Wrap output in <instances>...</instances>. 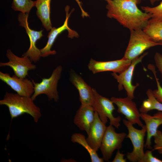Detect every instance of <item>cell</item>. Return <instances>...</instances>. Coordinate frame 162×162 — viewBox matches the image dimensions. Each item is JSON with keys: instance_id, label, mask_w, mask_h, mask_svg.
Returning <instances> with one entry per match:
<instances>
[{"instance_id": "obj_1", "label": "cell", "mask_w": 162, "mask_h": 162, "mask_svg": "<svg viewBox=\"0 0 162 162\" xmlns=\"http://www.w3.org/2000/svg\"><path fill=\"white\" fill-rule=\"evenodd\" d=\"M108 17L116 20L129 30L143 29L151 19V15L137 6L141 0H104Z\"/></svg>"}, {"instance_id": "obj_2", "label": "cell", "mask_w": 162, "mask_h": 162, "mask_svg": "<svg viewBox=\"0 0 162 162\" xmlns=\"http://www.w3.org/2000/svg\"><path fill=\"white\" fill-rule=\"evenodd\" d=\"M34 101L31 97L6 92L3 98L0 100V105L8 107L11 120L27 113L33 117L34 122H37L41 114L40 108Z\"/></svg>"}, {"instance_id": "obj_3", "label": "cell", "mask_w": 162, "mask_h": 162, "mask_svg": "<svg viewBox=\"0 0 162 162\" xmlns=\"http://www.w3.org/2000/svg\"><path fill=\"white\" fill-rule=\"evenodd\" d=\"M128 45L123 57L132 61L151 47L160 45L142 29L130 30Z\"/></svg>"}, {"instance_id": "obj_4", "label": "cell", "mask_w": 162, "mask_h": 162, "mask_svg": "<svg viewBox=\"0 0 162 162\" xmlns=\"http://www.w3.org/2000/svg\"><path fill=\"white\" fill-rule=\"evenodd\" d=\"M62 70V67L59 65L53 70L49 78H42L39 83H36L32 80L34 88V93L31 97L33 100H35L39 95L45 94L49 100H54L57 102L59 98L57 86Z\"/></svg>"}, {"instance_id": "obj_5", "label": "cell", "mask_w": 162, "mask_h": 162, "mask_svg": "<svg viewBox=\"0 0 162 162\" xmlns=\"http://www.w3.org/2000/svg\"><path fill=\"white\" fill-rule=\"evenodd\" d=\"M93 90V99L92 105L100 119L105 125L109 119L110 124L118 128L120 125L121 118L120 116H114L113 113L115 108L113 103L110 99L100 94L94 88Z\"/></svg>"}, {"instance_id": "obj_6", "label": "cell", "mask_w": 162, "mask_h": 162, "mask_svg": "<svg viewBox=\"0 0 162 162\" xmlns=\"http://www.w3.org/2000/svg\"><path fill=\"white\" fill-rule=\"evenodd\" d=\"M123 123L128 130L126 137L129 138L133 146V150L126 154V158L131 162H139L144 154V137L146 132L145 125L140 130L135 128L133 124L126 119H123Z\"/></svg>"}, {"instance_id": "obj_7", "label": "cell", "mask_w": 162, "mask_h": 162, "mask_svg": "<svg viewBox=\"0 0 162 162\" xmlns=\"http://www.w3.org/2000/svg\"><path fill=\"white\" fill-rule=\"evenodd\" d=\"M114 127L110 124L106 127L99 148L102 158L106 161H108L111 158L115 150L122 148V143L127 136L124 132L116 133Z\"/></svg>"}, {"instance_id": "obj_8", "label": "cell", "mask_w": 162, "mask_h": 162, "mask_svg": "<svg viewBox=\"0 0 162 162\" xmlns=\"http://www.w3.org/2000/svg\"><path fill=\"white\" fill-rule=\"evenodd\" d=\"M147 54L148 52H145L132 60L129 67L119 74L114 73L111 74L118 83V91H121L124 88L127 92V96L132 99L134 98V93L135 89L139 85L138 83L135 85H133L132 83L135 66L138 63L141 62L143 58Z\"/></svg>"}, {"instance_id": "obj_9", "label": "cell", "mask_w": 162, "mask_h": 162, "mask_svg": "<svg viewBox=\"0 0 162 162\" xmlns=\"http://www.w3.org/2000/svg\"><path fill=\"white\" fill-rule=\"evenodd\" d=\"M28 14L21 13L18 16V19L19 25L23 27L29 39L30 45L29 48L22 56H27L34 63L38 61L41 57L40 50L36 46L37 41L43 36V30L36 31L32 29L29 27L28 22Z\"/></svg>"}, {"instance_id": "obj_10", "label": "cell", "mask_w": 162, "mask_h": 162, "mask_svg": "<svg viewBox=\"0 0 162 162\" xmlns=\"http://www.w3.org/2000/svg\"><path fill=\"white\" fill-rule=\"evenodd\" d=\"M6 56L9 61L0 63V67L8 66L13 70L14 74L21 78H26L29 70L36 68V65L27 56L20 57L15 55L9 49L7 51Z\"/></svg>"}, {"instance_id": "obj_11", "label": "cell", "mask_w": 162, "mask_h": 162, "mask_svg": "<svg viewBox=\"0 0 162 162\" xmlns=\"http://www.w3.org/2000/svg\"><path fill=\"white\" fill-rule=\"evenodd\" d=\"M110 100L118 107L117 112L124 116L133 125L137 124L142 127L144 125L140 120V112L136 103L127 96L124 98L112 97Z\"/></svg>"}, {"instance_id": "obj_12", "label": "cell", "mask_w": 162, "mask_h": 162, "mask_svg": "<svg viewBox=\"0 0 162 162\" xmlns=\"http://www.w3.org/2000/svg\"><path fill=\"white\" fill-rule=\"evenodd\" d=\"M69 8L70 7L68 5L65 8L66 16L63 25L58 28L54 27L51 29L48 34V40L46 44L44 47L40 50L41 57H45L50 55H54L56 54V51L55 50H51V49L57 36L63 31L67 30L68 32V37L71 38L79 37L78 33L75 31L71 29L68 25V19L72 11L69 13Z\"/></svg>"}, {"instance_id": "obj_13", "label": "cell", "mask_w": 162, "mask_h": 162, "mask_svg": "<svg viewBox=\"0 0 162 162\" xmlns=\"http://www.w3.org/2000/svg\"><path fill=\"white\" fill-rule=\"evenodd\" d=\"M131 62L132 61L123 57L120 59L108 61H98L91 58L88 66L94 74L104 71L120 74L127 69Z\"/></svg>"}, {"instance_id": "obj_14", "label": "cell", "mask_w": 162, "mask_h": 162, "mask_svg": "<svg viewBox=\"0 0 162 162\" xmlns=\"http://www.w3.org/2000/svg\"><path fill=\"white\" fill-rule=\"evenodd\" d=\"M0 79L20 95L31 97L34 93L32 81L26 78H20L15 74L11 76L8 73L0 71Z\"/></svg>"}, {"instance_id": "obj_15", "label": "cell", "mask_w": 162, "mask_h": 162, "mask_svg": "<svg viewBox=\"0 0 162 162\" xmlns=\"http://www.w3.org/2000/svg\"><path fill=\"white\" fill-rule=\"evenodd\" d=\"M95 113L92 105L81 104L74 117V122L80 130L88 134L94 120Z\"/></svg>"}, {"instance_id": "obj_16", "label": "cell", "mask_w": 162, "mask_h": 162, "mask_svg": "<svg viewBox=\"0 0 162 162\" xmlns=\"http://www.w3.org/2000/svg\"><path fill=\"white\" fill-rule=\"evenodd\" d=\"M106 128V125L101 121L95 111L94 120L86 139L91 147L96 152L100 148Z\"/></svg>"}, {"instance_id": "obj_17", "label": "cell", "mask_w": 162, "mask_h": 162, "mask_svg": "<svg viewBox=\"0 0 162 162\" xmlns=\"http://www.w3.org/2000/svg\"><path fill=\"white\" fill-rule=\"evenodd\" d=\"M70 79L77 89L81 104L92 105L93 99V88L85 81L81 76L72 70L70 72Z\"/></svg>"}, {"instance_id": "obj_18", "label": "cell", "mask_w": 162, "mask_h": 162, "mask_svg": "<svg viewBox=\"0 0 162 162\" xmlns=\"http://www.w3.org/2000/svg\"><path fill=\"white\" fill-rule=\"evenodd\" d=\"M140 118L145 122L147 137L145 148L152 149L151 139L156 134L159 127L162 124V112L159 111L151 116L147 113H140Z\"/></svg>"}, {"instance_id": "obj_19", "label": "cell", "mask_w": 162, "mask_h": 162, "mask_svg": "<svg viewBox=\"0 0 162 162\" xmlns=\"http://www.w3.org/2000/svg\"><path fill=\"white\" fill-rule=\"evenodd\" d=\"M51 0H37L35 6L37 8V16L44 27L47 31L52 28L50 19V3Z\"/></svg>"}, {"instance_id": "obj_20", "label": "cell", "mask_w": 162, "mask_h": 162, "mask_svg": "<svg viewBox=\"0 0 162 162\" xmlns=\"http://www.w3.org/2000/svg\"><path fill=\"white\" fill-rule=\"evenodd\" d=\"M71 140L73 142H76L81 145L87 151L92 162H103V158H100L97 152L93 149L87 142L85 136L80 133H74L71 136Z\"/></svg>"}, {"instance_id": "obj_21", "label": "cell", "mask_w": 162, "mask_h": 162, "mask_svg": "<svg viewBox=\"0 0 162 162\" xmlns=\"http://www.w3.org/2000/svg\"><path fill=\"white\" fill-rule=\"evenodd\" d=\"M143 30L154 41L162 40V22L150 20Z\"/></svg>"}, {"instance_id": "obj_22", "label": "cell", "mask_w": 162, "mask_h": 162, "mask_svg": "<svg viewBox=\"0 0 162 162\" xmlns=\"http://www.w3.org/2000/svg\"><path fill=\"white\" fill-rule=\"evenodd\" d=\"M35 3V1L32 0H13L11 8L15 11L29 14Z\"/></svg>"}, {"instance_id": "obj_23", "label": "cell", "mask_w": 162, "mask_h": 162, "mask_svg": "<svg viewBox=\"0 0 162 162\" xmlns=\"http://www.w3.org/2000/svg\"><path fill=\"white\" fill-rule=\"evenodd\" d=\"M141 8L144 12L151 15L150 20L162 22V1L159 4L155 7H152L142 6Z\"/></svg>"}, {"instance_id": "obj_24", "label": "cell", "mask_w": 162, "mask_h": 162, "mask_svg": "<svg viewBox=\"0 0 162 162\" xmlns=\"http://www.w3.org/2000/svg\"><path fill=\"white\" fill-rule=\"evenodd\" d=\"M148 68L153 73L156 82L157 89L152 90L153 95L158 101L162 103V87L157 76L155 66L152 64H149L148 66Z\"/></svg>"}, {"instance_id": "obj_25", "label": "cell", "mask_w": 162, "mask_h": 162, "mask_svg": "<svg viewBox=\"0 0 162 162\" xmlns=\"http://www.w3.org/2000/svg\"><path fill=\"white\" fill-rule=\"evenodd\" d=\"M147 96V99L150 103L149 111L153 110H156L158 111L162 112V103L159 102L155 98L153 94L152 90L148 88L146 92Z\"/></svg>"}, {"instance_id": "obj_26", "label": "cell", "mask_w": 162, "mask_h": 162, "mask_svg": "<svg viewBox=\"0 0 162 162\" xmlns=\"http://www.w3.org/2000/svg\"><path fill=\"white\" fill-rule=\"evenodd\" d=\"M154 145L152 150H157L160 154H162V132L158 130L156 134L153 136Z\"/></svg>"}, {"instance_id": "obj_27", "label": "cell", "mask_w": 162, "mask_h": 162, "mask_svg": "<svg viewBox=\"0 0 162 162\" xmlns=\"http://www.w3.org/2000/svg\"><path fill=\"white\" fill-rule=\"evenodd\" d=\"M153 151L152 150L146 151L139 162H162V160L153 155L152 153Z\"/></svg>"}, {"instance_id": "obj_28", "label": "cell", "mask_w": 162, "mask_h": 162, "mask_svg": "<svg viewBox=\"0 0 162 162\" xmlns=\"http://www.w3.org/2000/svg\"><path fill=\"white\" fill-rule=\"evenodd\" d=\"M155 65L161 75L162 80V55L158 52H156L154 56Z\"/></svg>"}, {"instance_id": "obj_29", "label": "cell", "mask_w": 162, "mask_h": 162, "mask_svg": "<svg viewBox=\"0 0 162 162\" xmlns=\"http://www.w3.org/2000/svg\"><path fill=\"white\" fill-rule=\"evenodd\" d=\"M125 154L121 153L119 150H118L112 162H126V159L124 158Z\"/></svg>"}, {"instance_id": "obj_30", "label": "cell", "mask_w": 162, "mask_h": 162, "mask_svg": "<svg viewBox=\"0 0 162 162\" xmlns=\"http://www.w3.org/2000/svg\"><path fill=\"white\" fill-rule=\"evenodd\" d=\"M160 0H149L150 1V3L152 5H153L154 3L157 2L159 1Z\"/></svg>"}, {"instance_id": "obj_31", "label": "cell", "mask_w": 162, "mask_h": 162, "mask_svg": "<svg viewBox=\"0 0 162 162\" xmlns=\"http://www.w3.org/2000/svg\"><path fill=\"white\" fill-rule=\"evenodd\" d=\"M79 7L81 6V3L80 0H75Z\"/></svg>"}, {"instance_id": "obj_32", "label": "cell", "mask_w": 162, "mask_h": 162, "mask_svg": "<svg viewBox=\"0 0 162 162\" xmlns=\"http://www.w3.org/2000/svg\"><path fill=\"white\" fill-rule=\"evenodd\" d=\"M160 44V45L161 46H162V40L158 42Z\"/></svg>"}]
</instances>
